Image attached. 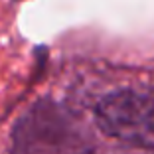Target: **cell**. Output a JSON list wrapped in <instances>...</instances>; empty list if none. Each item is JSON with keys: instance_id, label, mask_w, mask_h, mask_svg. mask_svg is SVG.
Returning a JSON list of instances; mask_svg holds the SVG:
<instances>
[{"instance_id": "1", "label": "cell", "mask_w": 154, "mask_h": 154, "mask_svg": "<svg viewBox=\"0 0 154 154\" xmlns=\"http://www.w3.org/2000/svg\"><path fill=\"white\" fill-rule=\"evenodd\" d=\"M97 127L127 144H144L154 138V93L121 89L105 95L95 107Z\"/></svg>"}]
</instances>
